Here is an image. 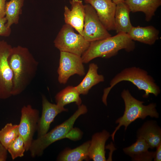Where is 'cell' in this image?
<instances>
[{
  "label": "cell",
  "mask_w": 161,
  "mask_h": 161,
  "mask_svg": "<svg viewBox=\"0 0 161 161\" xmlns=\"http://www.w3.org/2000/svg\"><path fill=\"white\" fill-rule=\"evenodd\" d=\"M8 61L13 74L12 96L18 95L35 78L38 62L27 48L20 45L12 47Z\"/></svg>",
  "instance_id": "cell-1"
},
{
  "label": "cell",
  "mask_w": 161,
  "mask_h": 161,
  "mask_svg": "<svg viewBox=\"0 0 161 161\" xmlns=\"http://www.w3.org/2000/svg\"><path fill=\"white\" fill-rule=\"evenodd\" d=\"M135 48L134 42L127 33H119L90 42L89 47L81 57L83 63H87L96 58H109L116 55L120 50L129 52Z\"/></svg>",
  "instance_id": "cell-2"
},
{
  "label": "cell",
  "mask_w": 161,
  "mask_h": 161,
  "mask_svg": "<svg viewBox=\"0 0 161 161\" xmlns=\"http://www.w3.org/2000/svg\"><path fill=\"white\" fill-rule=\"evenodd\" d=\"M123 81L130 82L139 90H143L145 94L143 97L144 98L148 97L150 94L157 96L160 92L159 87L146 71L136 66L127 68L117 74L111 80L110 86L104 89L102 100L105 105H107V99L111 89Z\"/></svg>",
  "instance_id": "cell-3"
},
{
  "label": "cell",
  "mask_w": 161,
  "mask_h": 161,
  "mask_svg": "<svg viewBox=\"0 0 161 161\" xmlns=\"http://www.w3.org/2000/svg\"><path fill=\"white\" fill-rule=\"evenodd\" d=\"M121 96L125 104V111L123 115L116 121V123L118 125L111 135L114 141L115 133L121 126H124L126 130L129 125L138 118L143 120L148 116L156 118L159 117L155 103L144 105V102L134 97L128 89H124L122 91Z\"/></svg>",
  "instance_id": "cell-4"
},
{
  "label": "cell",
  "mask_w": 161,
  "mask_h": 161,
  "mask_svg": "<svg viewBox=\"0 0 161 161\" xmlns=\"http://www.w3.org/2000/svg\"><path fill=\"white\" fill-rule=\"evenodd\" d=\"M87 112V109L84 105L78 106V109L69 119L57 126L44 135L33 140L29 150L33 158L41 156L44 151L53 143L66 138L69 132L73 128L77 119L81 115Z\"/></svg>",
  "instance_id": "cell-5"
},
{
  "label": "cell",
  "mask_w": 161,
  "mask_h": 161,
  "mask_svg": "<svg viewBox=\"0 0 161 161\" xmlns=\"http://www.w3.org/2000/svg\"><path fill=\"white\" fill-rule=\"evenodd\" d=\"M53 42L55 47L60 51L80 56L87 49L90 43L83 35L76 33L72 27L66 24L62 26Z\"/></svg>",
  "instance_id": "cell-6"
},
{
  "label": "cell",
  "mask_w": 161,
  "mask_h": 161,
  "mask_svg": "<svg viewBox=\"0 0 161 161\" xmlns=\"http://www.w3.org/2000/svg\"><path fill=\"white\" fill-rule=\"evenodd\" d=\"M12 48L6 41H0V100L12 96L13 74L8 61Z\"/></svg>",
  "instance_id": "cell-7"
},
{
  "label": "cell",
  "mask_w": 161,
  "mask_h": 161,
  "mask_svg": "<svg viewBox=\"0 0 161 161\" xmlns=\"http://www.w3.org/2000/svg\"><path fill=\"white\" fill-rule=\"evenodd\" d=\"M21 114L18 124L19 135L23 139L26 151H27L33 140L34 134L37 131L39 112L38 109L28 104L22 108Z\"/></svg>",
  "instance_id": "cell-8"
},
{
  "label": "cell",
  "mask_w": 161,
  "mask_h": 161,
  "mask_svg": "<svg viewBox=\"0 0 161 161\" xmlns=\"http://www.w3.org/2000/svg\"><path fill=\"white\" fill-rule=\"evenodd\" d=\"M85 6V17L83 36L91 42L112 36L100 20L96 11L90 4Z\"/></svg>",
  "instance_id": "cell-9"
},
{
  "label": "cell",
  "mask_w": 161,
  "mask_h": 161,
  "mask_svg": "<svg viewBox=\"0 0 161 161\" xmlns=\"http://www.w3.org/2000/svg\"><path fill=\"white\" fill-rule=\"evenodd\" d=\"M81 57L73 53L60 51L58 80L61 84L66 83L71 76L77 74L82 76L85 70Z\"/></svg>",
  "instance_id": "cell-10"
},
{
  "label": "cell",
  "mask_w": 161,
  "mask_h": 161,
  "mask_svg": "<svg viewBox=\"0 0 161 161\" xmlns=\"http://www.w3.org/2000/svg\"><path fill=\"white\" fill-rule=\"evenodd\" d=\"M95 9L103 26L108 31L115 30L114 18L116 4L112 0H84Z\"/></svg>",
  "instance_id": "cell-11"
},
{
  "label": "cell",
  "mask_w": 161,
  "mask_h": 161,
  "mask_svg": "<svg viewBox=\"0 0 161 161\" xmlns=\"http://www.w3.org/2000/svg\"><path fill=\"white\" fill-rule=\"evenodd\" d=\"M42 103L41 115L38 123L37 137L44 135L48 132L51 124L58 114L68 110L64 107L50 103L44 95L42 96Z\"/></svg>",
  "instance_id": "cell-12"
},
{
  "label": "cell",
  "mask_w": 161,
  "mask_h": 161,
  "mask_svg": "<svg viewBox=\"0 0 161 161\" xmlns=\"http://www.w3.org/2000/svg\"><path fill=\"white\" fill-rule=\"evenodd\" d=\"M71 9L67 6L64 8L65 24L70 25L83 35L85 17V6L81 0H71Z\"/></svg>",
  "instance_id": "cell-13"
},
{
  "label": "cell",
  "mask_w": 161,
  "mask_h": 161,
  "mask_svg": "<svg viewBox=\"0 0 161 161\" xmlns=\"http://www.w3.org/2000/svg\"><path fill=\"white\" fill-rule=\"evenodd\" d=\"M111 136L109 133L103 130L95 134L90 140L88 149V155L89 159L94 161H105L106 142Z\"/></svg>",
  "instance_id": "cell-14"
},
{
  "label": "cell",
  "mask_w": 161,
  "mask_h": 161,
  "mask_svg": "<svg viewBox=\"0 0 161 161\" xmlns=\"http://www.w3.org/2000/svg\"><path fill=\"white\" fill-rule=\"evenodd\" d=\"M137 137L143 139L150 148L153 149L161 143L160 128L155 121H147L138 129Z\"/></svg>",
  "instance_id": "cell-15"
},
{
  "label": "cell",
  "mask_w": 161,
  "mask_h": 161,
  "mask_svg": "<svg viewBox=\"0 0 161 161\" xmlns=\"http://www.w3.org/2000/svg\"><path fill=\"white\" fill-rule=\"evenodd\" d=\"M130 12H143L145 20L150 21L157 9L161 5V0H124Z\"/></svg>",
  "instance_id": "cell-16"
},
{
  "label": "cell",
  "mask_w": 161,
  "mask_h": 161,
  "mask_svg": "<svg viewBox=\"0 0 161 161\" xmlns=\"http://www.w3.org/2000/svg\"><path fill=\"white\" fill-rule=\"evenodd\" d=\"M149 145L143 139L137 137L135 143L123 150L134 161H150L154 158V152L149 151Z\"/></svg>",
  "instance_id": "cell-17"
},
{
  "label": "cell",
  "mask_w": 161,
  "mask_h": 161,
  "mask_svg": "<svg viewBox=\"0 0 161 161\" xmlns=\"http://www.w3.org/2000/svg\"><path fill=\"white\" fill-rule=\"evenodd\" d=\"M159 33V31L152 26H133L127 34L133 41L152 45L158 39Z\"/></svg>",
  "instance_id": "cell-18"
},
{
  "label": "cell",
  "mask_w": 161,
  "mask_h": 161,
  "mask_svg": "<svg viewBox=\"0 0 161 161\" xmlns=\"http://www.w3.org/2000/svg\"><path fill=\"white\" fill-rule=\"evenodd\" d=\"M130 11L124 1L117 4L115 11V30L117 33H128L133 27L130 21Z\"/></svg>",
  "instance_id": "cell-19"
},
{
  "label": "cell",
  "mask_w": 161,
  "mask_h": 161,
  "mask_svg": "<svg viewBox=\"0 0 161 161\" xmlns=\"http://www.w3.org/2000/svg\"><path fill=\"white\" fill-rule=\"evenodd\" d=\"M97 65L90 64L88 70L82 81L75 87L80 94H87L89 90L94 86L104 80L103 75L99 74Z\"/></svg>",
  "instance_id": "cell-20"
},
{
  "label": "cell",
  "mask_w": 161,
  "mask_h": 161,
  "mask_svg": "<svg viewBox=\"0 0 161 161\" xmlns=\"http://www.w3.org/2000/svg\"><path fill=\"white\" fill-rule=\"evenodd\" d=\"M90 141H88L73 149L67 148L60 153L57 160L61 161H81L89 160L88 149Z\"/></svg>",
  "instance_id": "cell-21"
},
{
  "label": "cell",
  "mask_w": 161,
  "mask_h": 161,
  "mask_svg": "<svg viewBox=\"0 0 161 161\" xmlns=\"http://www.w3.org/2000/svg\"><path fill=\"white\" fill-rule=\"evenodd\" d=\"M24 0H10L6 2L5 6V17L7 20L6 25L10 28L13 24L19 23L20 15L22 13V8Z\"/></svg>",
  "instance_id": "cell-22"
},
{
  "label": "cell",
  "mask_w": 161,
  "mask_h": 161,
  "mask_svg": "<svg viewBox=\"0 0 161 161\" xmlns=\"http://www.w3.org/2000/svg\"><path fill=\"white\" fill-rule=\"evenodd\" d=\"M80 95L75 86H68L55 95V98L56 104L64 107L67 104L75 102L78 106L82 103Z\"/></svg>",
  "instance_id": "cell-23"
},
{
  "label": "cell",
  "mask_w": 161,
  "mask_h": 161,
  "mask_svg": "<svg viewBox=\"0 0 161 161\" xmlns=\"http://www.w3.org/2000/svg\"><path fill=\"white\" fill-rule=\"evenodd\" d=\"M18 124L7 123L0 130V142L7 150L18 136Z\"/></svg>",
  "instance_id": "cell-24"
},
{
  "label": "cell",
  "mask_w": 161,
  "mask_h": 161,
  "mask_svg": "<svg viewBox=\"0 0 161 161\" xmlns=\"http://www.w3.org/2000/svg\"><path fill=\"white\" fill-rule=\"evenodd\" d=\"M7 150L13 160L18 157H23L26 149L24 141L22 137L19 135Z\"/></svg>",
  "instance_id": "cell-25"
},
{
  "label": "cell",
  "mask_w": 161,
  "mask_h": 161,
  "mask_svg": "<svg viewBox=\"0 0 161 161\" xmlns=\"http://www.w3.org/2000/svg\"><path fill=\"white\" fill-rule=\"evenodd\" d=\"M6 23L7 20L5 17L0 18V36L7 37L11 33V28L7 27Z\"/></svg>",
  "instance_id": "cell-26"
},
{
  "label": "cell",
  "mask_w": 161,
  "mask_h": 161,
  "mask_svg": "<svg viewBox=\"0 0 161 161\" xmlns=\"http://www.w3.org/2000/svg\"><path fill=\"white\" fill-rule=\"evenodd\" d=\"M7 150L0 142V161H5L7 158Z\"/></svg>",
  "instance_id": "cell-27"
},
{
  "label": "cell",
  "mask_w": 161,
  "mask_h": 161,
  "mask_svg": "<svg viewBox=\"0 0 161 161\" xmlns=\"http://www.w3.org/2000/svg\"><path fill=\"white\" fill-rule=\"evenodd\" d=\"M156 151L154 152V159L155 161H161V143L156 147Z\"/></svg>",
  "instance_id": "cell-28"
},
{
  "label": "cell",
  "mask_w": 161,
  "mask_h": 161,
  "mask_svg": "<svg viewBox=\"0 0 161 161\" xmlns=\"http://www.w3.org/2000/svg\"><path fill=\"white\" fill-rule=\"evenodd\" d=\"M6 0H0V18L5 16V9Z\"/></svg>",
  "instance_id": "cell-29"
},
{
  "label": "cell",
  "mask_w": 161,
  "mask_h": 161,
  "mask_svg": "<svg viewBox=\"0 0 161 161\" xmlns=\"http://www.w3.org/2000/svg\"><path fill=\"white\" fill-rule=\"evenodd\" d=\"M113 2L116 4H117L124 1V0H112Z\"/></svg>",
  "instance_id": "cell-30"
}]
</instances>
